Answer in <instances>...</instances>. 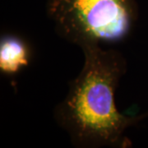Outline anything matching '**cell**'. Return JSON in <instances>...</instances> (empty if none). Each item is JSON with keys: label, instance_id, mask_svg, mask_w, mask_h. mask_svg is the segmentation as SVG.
I'll use <instances>...</instances> for the list:
<instances>
[{"label": "cell", "instance_id": "1", "mask_svg": "<svg viewBox=\"0 0 148 148\" xmlns=\"http://www.w3.org/2000/svg\"><path fill=\"white\" fill-rule=\"evenodd\" d=\"M81 49L84 64L55 106L54 119L76 147H130L126 131L147 117L148 112L126 115L117 109L115 90L127 72V61L113 48L87 45Z\"/></svg>", "mask_w": 148, "mask_h": 148}, {"label": "cell", "instance_id": "2", "mask_svg": "<svg viewBox=\"0 0 148 148\" xmlns=\"http://www.w3.org/2000/svg\"><path fill=\"white\" fill-rule=\"evenodd\" d=\"M46 9L56 33L80 48L121 42L138 17L136 0H48Z\"/></svg>", "mask_w": 148, "mask_h": 148}, {"label": "cell", "instance_id": "3", "mask_svg": "<svg viewBox=\"0 0 148 148\" xmlns=\"http://www.w3.org/2000/svg\"><path fill=\"white\" fill-rule=\"evenodd\" d=\"M30 51L19 37L5 36L0 42V70L3 73L16 74L29 64Z\"/></svg>", "mask_w": 148, "mask_h": 148}]
</instances>
